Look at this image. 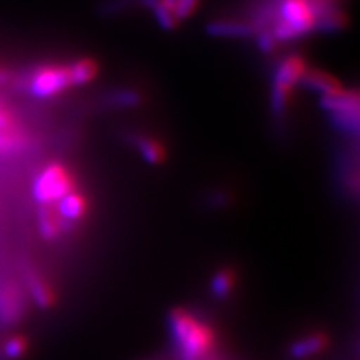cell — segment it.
Listing matches in <instances>:
<instances>
[{
  "instance_id": "6",
  "label": "cell",
  "mask_w": 360,
  "mask_h": 360,
  "mask_svg": "<svg viewBox=\"0 0 360 360\" xmlns=\"http://www.w3.org/2000/svg\"><path fill=\"white\" fill-rule=\"evenodd\" d=\"M26 312V296L15 283H0V324L13 326Z\"/></svg>"
},
{
  "instance_id": "7",
  "label": "cell",
  "mask_w": 360,
  "mask_h": 360,
  "mask_svg": "<svg viewBox=\"0 0 360 360\" xmlns=\"http://www.w3.org/2000/svg\"><path fill=\"white\" fill-rule=\"evenodd\" d=\"M302 82L308 89L320 94L321 98L335 96L344 92L341 83L338 82L333 75L324 72L321 70H307L305 75L302 78Z\"/></svg>"
},
{
  "instance_id": "17",
  "label": "cell",
  "mask_w": 360,
  "mask_h": 360,
  "mask_svg": "<svg viewBox=\"0 0 360 360\" xmlns=\"http://www.w3.org/2000/svg\"><path fill=\"white\" fill-rule=\"evenodd\" d=\"M117 105H135L139 103L140 96L132 92V90H120V92L115 94L111 98Z\"/></svg>"
},
{
  "instance_id": "16",
  "label": "cell",
  "mask_w": 360,
  "mask_h": 360,
  "mask_svg": "<svg viewBox=\"0 0 360 360\" xmlns=\"http://www.w3.org/2000/svg\"><path fill=\"white\" fill-rule=\"evenodd\" d=\"M233 274L229 270H222V272L217 274V276L212 281V291L215 292L218 297H225L233 288Z\"/></svg>"
},
{
  "instance_id": "3",
  "label": "cell",
  "mask_w": 360,
  "mask_h": 360,
  "mask_svg": "<svg viewBox=\"0 0 360 360\" xmlns=\"http://www.w3.org/2000/svg\"><path fill=\"white\" fill-rule=\"evenodd\" d=\"M74 191V177L60 162L45 165L33 182V197L41 206L56 205Z\"/></svg>"
},
{
  "instance_id": "4",
  "label": "cell",
  "mask_w": 360,
  "mask_h": 360,
  "mask_svg": "<svg viewBox=\"0 0 360 360\" xmlns=\"http://www.w3.org/2000/svg\"><path fill=\"white\" fill-rule=\"evenodd\" d=\"M72 86H75L72 65H41L29 78V92L35 98L58 96Z\"/></svg>"
},
{
  "instance_id": "11",
  "label": "cell",
  "mask_w": 360,
  "mask_h": 360,
  "mask_svg": "<svg viewBox=\"0 0 360 360\" xmlns=\"http://www.w3.org/2000/svg\"><path fill=\"white\" fill-rule=\"evenodd\" d=\"M209 33L215 37H251L254 27L251 22L238 20H219L209 26Z\"/></svg>"
},
{
  "instance_id": "9",
  "label": "cell",
  "mask_w": 360,
  "mask_h": 360,
  "mask_svg": "<svg viewBox=\"0 0 360 360\" xmlns=\"http://www.w3.org/2000/svg\"><path fill=\"white\" fill-rule=\"evenodd\" d=\"M54 206H56V210H58V213L60 215V218L68 224L82 219L84 217L86 207H87L84 197L82 194L75 193V191L65 195L62 200L56 202Z\"/></svg>"
},
{
  "instance_id": "13",
  "label": "cell",
  "mask_w": 360,
  "mask_h": 360,
  "mask_svg": "<svg viewBox=\"0 0 360 360\" xmlns=\"http://www.w3.org/2000/svg\"><path fill=\"white\" fill-rule=\"evenodd\" d=\"M324 345H326V336L321 333H315L305 338V340L297 341L295 345H292L291 354L296 359H303V357L319 353L320 350H323Z\"/></svg>"
},
{
  "instance_id": "18",
  "label": "cell",
  "mask_w": 360,
  "mask_h": 360,
  "mask_svg": "<svg viewBox=\"0 0 360 360\" xmlns=\"http://www.w3.org/2000/svg\"><path fill=\"white\" fill-rule=\"evenodd\" d=\"M6 78H8V72L5 70H2V68H0V83L6 82Z\"/></svg>"
},
{
  "instance_id": "10",
  "label": "cell",
  "mask_w": 360,
  "mask_h": 360,
  "mask_svg": "<svg viewBox=\"0 0 360 360\" xmlns=\"http://www.w3.org/2000/svg\"><path fill=\"white\" fill-rule=\"evenodd\" d=\"M26 279H27V288H29V295L32 300L35 302L39 308L51 307L54 296L50 285L47 284V281L35 272H27Z\"/></svg>"
},
{
  "instance_id": "1",
  "label": "cell",
  "mask_w": 360,
  "mask_h": 360,
  "mask_svg": "<svg viewBox=\"0 0 360 360\" xmlns=\"http://www.w3.org/2000/svg\"><path fill=\"white\" fill-rule=\"evenodd\" d=\"M170 329L180 360H205L215 345V335L209 326L184 309L172 312Z\"/></svg>"
},
{
  "instance_id": "12",
  "label": "cell",
  "mask_w": 360,
  "mask_h": 360,
  "mask_svg": "<svg viewBox=\"0 0 360 360\" xmlns=\"http://www.w3.org/2000/svg\"><path fill=\"white\" fill-rule=\"evenodd\" d=\"M135 146L140 150L141 156L146 161L150 164H160L164 161L165 150L161 146V143L153 137H148V135H137L134 139Z\"/></svg>"
},
{
  "instance_id": "2",
  "label": "cell",
  "mask_w": 360,
  "mask_h": 360,
  "mask_svg": "<svg viewBox=\"0 0 360 360\" xmlns=\"http://www.w3.org/2000/svg\"><path fill=\"white\" fill-rule=\"evenodd\" d=\"M307 70L305 58L296 53L287 56L278 63L272 82V96H270V104H272L276 120L283 122L285 119L292 89L302 82Z\"/></svg>"
},
{
  "instance_id": "14",
  "label": "cell",
  "mask_w": 360,
  "mask_h": 360,
  "mask_svg": "<svg viewBox=\"0 0 360 360\" xmlns=\"http://www.w3.org/2000/svg\"><path fill=\"white\" fill-rule=\"evenodd\" d=\"M71 65H72V74H74L75 86L89 83L90 80H94L95 75L98 74V65L94 59L83 58V59L75 60Z\"/></svg>"
},
{
  "instance_id": "5",
  "label": "cell",
  "mask_w": 360,
  "mask_h": 360,
  "mask_svg": "<svg viewBox=\"0 0 360 360\" xmlns=\"http://www.w3.org/2000/svg\"><path fill=\"white\" fill-rule=\"evenodd\" d=\"M321 107L328 112L336 131L357 137L359 132V95L353 92H341L335 96L321 98Z\"/></svg>"
},
{
  "instance_id": "8",
  "label": "cell",
  "mask_w": 360,
  "mask_h": 360,
  "mask_svg": "<svg viewBox=\"0 0 360 360\" xmlns=\"http://www.w3.org/2000/svg\"><path fill=\"white\" fill-rule=\"evenodd\" d=\"M38 225H39V233L44 239L54 240L62 234L63 227H66L68 222H65L60 218L54 205H45L39 207Z\"/></svg>"
},
{
  "instance_id": "19",
  "label": "cell",
  "mask_w": 360,
  "mask_h": 360,
  "mask_svg": "<svg viewBox=\"0 0 360 360\" xmlns=\"http://www.w3.org/2000/svg\"><path fill=\"white\" fill-rule=\"evenodd\" d=\"M0 360H5V357H4V354H2V352H0Z\"/></svg>"
},
{
  "instance_id": "15",
  "label": "cell",
  "mask_w": 360,
  "mask_h": 360,
  "mask_svg": "<svg viewBox=\"0 0 360 360\" xmlns=\"http://www.w3.org/2000/svg\"><path fill=\"white\" fill-rule=\"evenodd\" d=\"M27 350V342L22 336H13L5 342L2 354L5 360H17L22 357L25 352Z\"/></svg>"
}]
</instances>
